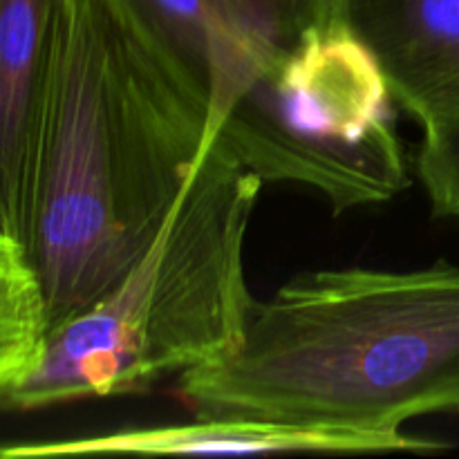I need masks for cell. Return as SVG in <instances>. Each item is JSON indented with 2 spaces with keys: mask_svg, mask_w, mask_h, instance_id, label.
<instances>
[{
  "mask_svg": "<svg viewBox=\"0 0 459 459\" xmlns=\"http://www.w3.org/2000/svg\"><path fill=\"white\" fill-rule=\"evenodd\" d=\"M211 137L206 106L175 83L108 0H81L25 249L48 330L99 303L151 249Z\"/></svg>",
  "mask_w": 459,
  "mask_h": 459,
  "instance_id": "1",
  "label": "cell"
},
{
  "mask_svg": "<svg viewBox=\"0 0 459 459\" xmlns=\"http://www.w3.org/2000/svg\"><path fill=\"white\" fill-rule=\"evenodd\" d=\"M178 393L195 417L366 433L459 412V264L303 273Z\"/></svg>",
  "mask_w": 459,
  "mask_h": 459,
  "instance_id": "2",
  "label": "cell"
},
{
  "mask_svg": "<svg viewBox=\"0 0 459 459\" xmlns=\"http://www.w3.org/2000/svg\"><path fill=\"white\" fill-rule=\"evenodd\" d=\"M260 186L211 142L151 249L99 303L49 327L36 366L0 403L39 411L142 393L233 352L258 305L245 242Z\"/></svg>",
  "mask_w": 459,
  "mask_h": 459,
  "instance_id": "3",
  "label": "cell"
},
{
  "mask_svg": "<svg viewBox=\"0 0 459 459\" xmlns=\"http://www.w3.org/2000/svg\"><path fill=\"white\" fill-rule=\"evenodd\" d=\"M384 70L336 12L227 110L213 139L260 178L321 193L334 213L411 186Z\"/></svg>",
  "mask_w": 459,
  "mask_h": 459,
  "instance_id": "4",
  "label": "cell"
},
{
  "mask_svg": "<svg viewBox=\"0 0 459 459\" xmlns=\"http://www.w3.org/2000/svg\"><path fill=\"white\" fill-rule=\"evenodd\" d=\"M161 67L211 112L229 108L300 40L339 12L336 0H108ZM213 139V137H211Z\"/></svg>",
  "mask_w": 459,
  "mask_h": 459,
  "instance_id": "5",
  "label": "cell"
},
{
  "mask_svg": "<svg viewBox=\"0 0 459 459\" xmlns=\"http://www.w3.org/2000/svg\"><path fill=\"white\" fill-rule=\"evenodd\" d=\"M81 0H0V231L27 249L45 134Z\"/></svg>",
  "mask_w": 459,
  "mask_h": 459,
  "instance_id": "6",
  "label": "cell"
},
{
  "mask_svg": "<svg viewBox=\"0 0 459 459\" xmlns=\"http://www.w3.org/2000/svg\"><path fill=\"white\" fill-rule=\"evenodd\" d=\"M421 128L459 117V0H336Z\"/></svg>",
  "mask_w": 459,
  "mask_h": 459,
  "instance_id": "7",
  "label": "cell"
},
{
  "mask_svg": "<svg viewBox=\"0 0 459 459\" xmlns=\"http://www.w3.org/2000/svg\"><path fill=\"white\" fill-rule=\"evenodd\" d=\"M442 448L424 437L393 430L303 429L251 420L195 417L191 424L117 430L94 437L0 448V457L70 455H255V453H430Z\"/></svg>",
  "mask_w": 459,
  "mask_h": 459,
  "instance_id": "8",
  "label": "cell"
},
{
  "mask_svg": "<svg viewBox=\"0 0 459 459\" xmlns=\"http://www.w3.org/2000/svg\"><path fill=\"white\" fill-rule=\"evenodd\" d=\"M48 336L43 290L25 254L0 263V394L36 366Z\"/></svg>",
  "mask_w": 459,
  "mask_h": 459,
  "instance_id": "9",
  "label": "cell"
},
{
  "mask_svg": "<svg viewBox=\"0 0 459 459\" xmlns=\"http://www.w3.org/2000/svg\"><path fill=\"white\" fill-rule=\"evenodd\" d=\"M417 173L433 213L459 218V117L424 128Z\"/></svg>",
  "mask_w": 459,
  "mask_h": 459,
  "instance_id": "10",
  "label": "cell"
},
{
  "mask_svg": "<svg viewBox=\"0 0 459 459\" xmlns=\"http://www.w3.org/2000/svg\"><path fill=\"white\" fill-rule=\"evenodd\" d=\"M16 251H22V249L12 240V238H7L3 231H0V263H3L4 258H9L12 254H16ZM22 254H25V251H22Z\"/></svg>",
  "mask_w": 459,
  "mask_h": 459,
  "instance_id": "11",
  "label": "cell"
}]
</instances>
